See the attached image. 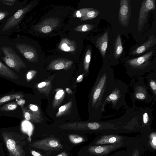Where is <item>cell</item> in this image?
<instances>
[{
	"label": "cell",
	"instance_id": "d6986e66",
	"mask_svg": "<svg viewBox=\"0 0 156 156\" xmlns=\"http://www.w3.org/2000/svg\"><path fill=\"white\" fill-rule=\"evenodd\" d=\"M123 47L121 38L119 34H118L114 44L113 56L115 59H117L121 54Z\"/></svg>",
	"mask_w": 156,
	"mask_h": 156
},
{
	"label": "cell",
	"instance_id": "f1b7e54d",
	"mask_svg": "<svg viewBox=\"0 0 156 156\" xmlns=\"http://www.w3.org/2000/svg\"><path fill=\"white\" fill-rule=\"evenodd\" d=\"M16 0H2L1 1L4 5L11 6L15 4L16 2Z\"/></svg>",
	"mask_w": 156,
	"mask_h": 156
},
{
	"label": "cell",
	"instance_id": "74e56055",
	"mask_svg": "<svg viewBox=\"0 0 156 156\" xmlns=\"http://www.w3.org/2000/svg\"><path fill=\"white\" fill-rule=\"evenodd\" d=\"M56 156H68V154L65 152H62Z\"/></svg>",
	"mask_w": 156,
	"mask_h": 156
},
{
	"label": "cell",
	"instance_id": "4fadbf2b",
	"mask_svg": "<svg viewBox=\"0 0 156 156\" xmlns=\"http://www.w3.org/2000/svg\"><path fill=\"white\" fill-rule=\"evenodd\" d=\"M124 138L122 136L115 134H102L96 139L93 145H111L123 142Z\"/></svg>",
	"mask_w": 156,
	"mask_h": 156
},
{
	"label": "cell",
	"instance_id": "d4e9b609",
	"mask_svg": "<svg viewBox=\"0 0 156 156\" xmlns=\"http://www.w3.org/2000/svg\"><path fill=\"white\" fill-rule=\"evenodd\" d=\"M61 44V48L63 51H69L74 50V47L72 46L71 43L67 40L62 42Z\"/></svg>",
	"mask_w": 156,
	"mask_h": 156
},
{
	"label": "cell",
	"instance_id": "7402d4cb",
	"mask_svg": "<svg viewBox=\"0 0 156 156\" xmlns=\"http://www.w3.org/2000/svg\"><path fill=\"white\" fill-rule=\"evenodd\" d=\"M17 102H13L6 104L0 108L1 111H10L16 109L18 106Z\"/></svg>",
	"mask_w": 156,
	"mask_h": 156
},
{
	"label": "cell",
	"instance_id": "f546056e",
	"mask_svg": "<svg viewBox=\"0 0 156 156\" xmlns=\"http://www.w3.org/2000/svg\"><path fill=\"white\" fill-rule=\"evenodd\" d=\"M35 73L34 70L29 71L28 72L26 75V78L27 80H30L33 77Z\"/></svg>",
	"mask_w": 156,
	"mask_h": 156
},
{
	"label": "cell",
	"instance_id": "277c9868",
	"mask_svg": "<svg viewBox=\"0 0 156 156\" xmlns=\"http://www.w3.org/2000/svg\"><path fill=\"white\" fill-rule=\"evenodd\" d=\"M128 92V85L120 80L115 79L114 87L106 98L105 106L110 103L112 108L117 110L123 107L127 108L125 96Z\"/></svg>",
	"mask_w": 156,
	"mask_h": 156
},
{
	"label": "cell",
	"instance_id": "9c48e42d",
	"mask_svg": "<svg viewBox=\"0 0 156 156\" xmlns=\"http://www.w3.org/2000/svg\"><path fill=\"white\" fill-rule=\"evenodd\" d=\"M155 8L154 0H143L140 7L138 20L137 29L140 32L146 23L149 12Z\"/></svg>",
	"mask_w": 156,
	"mask_h": 156
},
{
	"label": "cell",
	"instance_id": "8fae6325",
	"mask_svg": "<svg viewBox=\"0 0 156 156\" xmlns=\"http://www.w3.org/2000/svg\"><path fill=\"white\" fill-rule=\"evenodd\" d=\"M131 10L129 0H121L119 13V20L123 27H127L128 24Z\"/></svg>",
	"mask_w": 156,
	"mask_h": 156
},
{
	"label": "cell",
	"instance_id": "44dd1931",
	"mask_svg": "<svg viewBox=\"0 0 156 156\" xmlns=\"http://www.w3.org/2000/svg\"><path fill=\"white\" fill-rule=\"evenodd\" d=\"M68 137L70 141L74 144H77L84 141L85 138L82 136L76 134L69 135Z\"/></svg>",
	"mask_w": 156,
	"mask_h": 156
},
{
	"label": "cell",
	"instance_id": "6da1fadb",
	"mask_svg": "<svg viewBox=\"0 0 156 156\" xmlns=\"http://www.w3.org/2000/svg\"><path fill=\"white\" fill-rule=\"evenodd\" d=\"M115 79L113 71L102 69L99 72L91 95L92 117L95 121L100 120L105 111V103L113 90Z\"/></svg>",
	"mask_w": 156,
	"mask_h": 156
},
{
	"label": "cell",
	"instance_id": "2e32d148",
	"mask_svg": "<svg viewBox=\"0 0 156 156\" xmlns=\"http://www.w3.org/2000/svg\"><path fill=\"white\" fill-rule=\"evenodd\" d=\"M156 43V38L155 36L151 35L143 44L133 50L132 54L133 55L142 54L154 45Z\"/></svg>",
	"mask_w": 156,
	"mask_h": 156
},
{
	"label": "cell",
	"instance_id": "4dcf8cb0",
	"mask_svg": "<svg viewBox=\"0 0 156 156\" xmlns=\"http://www.w3.org/2000/svg\"><path fill=\"white\" fill-rule=\"evenodd\" d=\"M52 29L51 27L48 25H46L43 27L41 29V31L44 33H48L50 32Z\"/></svg>",
	"mask_w": 156,
	"mask_h": 156
},
{
	"label": "cell",
	"instance_id": "603a6c76",
	"mask_svg": "<svg viewBox=\"0 0 156 156\" xmlns=\"http://www.w3.org/2000/svg\"><path fill=\"white\" fill-rule=\"evenodd\" d=\"M149 144L154 150L156 149V133L155 131L152 132L149 136Z\"/></svg>",
	"mask_w": 156,
	"mask_h": 156
},
{
	"label": "cell",
	"instance_id": "9a60e30c",
	"mask_svg": "<svg viewBox=\"0 0 156 156\" xmlns=\"http://www.w3.org/2000/svg\"><path fill=\"white\" fill-rule=\"evenodd\" d=\"M16 48L27 60H32L35 57V52L31 46L25 44L18 43Z\"/></svg>",
	"mask_w": 156,
	"mask_h": 156
},
{
	"label": "cell",
	"instance_id": "1f68e13d",
	"mask_svg": "<svg viewBox=\"0 0 156 156\" xmlns=\"http://www.w3.org/2000/svg\"><path fill=\"white\" fill-rule=\"evenodd\" d=\"M64 93V91L62 90H60L57 91L55 96V98L56 99L60 98Z\"/></svg>",
	"mask_w": 156,
	"mask_h": 156
},
{
	"label": "cell",
	"instance_id": "83f0119b",
	"mask_svg": "<svg viewBox=\"0 0 156 156\" xmlns=\"http://www.w3.org/2000/svg\"><path fill=\"white\" fill-rule=\"evenodd\" d=\"M65 64L63 61H59L55 64L54 68L56 70H59L64 68Z\"/></svg>",
	"mask_w": 156,
	"mask_h": 156
},
{
	"label": "cell",
	"instance_id": "f35d334b",
	"mask_svg": "<svg viewBox=\"0 0 156 156\" xmlns=\"http://www.w3.org/2000/svg\"><path fill=\"white\" fill-rule=\"evenodd\" d=\"M66 109V107L64 106H62L59 109V112L63 111Z\"/></svg>",
	"mask_w": 156,
	"mask_h": 156
},
{
	"label": "cell",
	"instance_id": "484cf974",
	"mask_svg": "<svg viewBox=\"0 0 156 156\" xmlns=\"http://www.w3.org/2000/svg\"><path fill=\"white\" fill-rule=\"evenodd\" d=\"M91 52L90 49H88L86 53L84 60V64L85 68L87 70L91 60Z\"/></svg>",
	"mask_w": 156,
	"mask_h": 156
},
{
	"label": "cell",
	"instance_id": "d6a6232c",
	"mask_svg": "<svg viewBox=\"0 0 156 156\" xmlns=\"http://www.w3.org/2000/svg\"><path fill=\"white\" fill-rule=\"evenodd\" d=\"M9 14L8 12L0 11V20L4 19Z\"/></svg>",
	"mask_w": 156,
	"mask_h": 156
},
{
	"label": "cell",
	"instance_id": "30bf717a",
	"mask_svg": "<svg viewBox=\"0 0 156 156\" xmlns=\"http://www.w3.org/2000/svg\"><path fill=\"white\" fill-rule=\"evenodd\" d=\"M123 144V143L122 142L111 145H92L88 147V152L96 156H105L120 148Z\"/></svg>",
	"mask_w": 156,
	"mask_h": 156
},
{
	"label": "cell",
	"instance_id": "5bb4252c",
	"mask_svg": "<svg viewBox=\"0 0 156 156\" xmlns=\"http://www.w3.org/2000/svg\"><path fill=\"white\" fill-rule=\"evenodd\" d=\"M144 79L147 80L146 85L148 89L152 94V101L151 106L154 105L156 101V73L155 71H152L147 75Z\"/></svg>",
	"mask_w": 156,
	"mask_h": 156
},
{
	"label": "cell",
	"instance_id": "ba28073f",
	"mask_svg": "<svg viewBox=\"0 0 156 156\" xmlns=\"http://www.w3.org/2000/svg\"><path fill=\"white\" fill-rule=\"evenodd\" d=\"M133 107L137 117L139 126L149 129L153 119L151 108L149 106L138 108L135 105H133Z\"/></svg>",
	"mask_w": 156,
	"mask_h": 156
},
{
	"label": "cell",
	"instance_id": "cb8c5ba5",
	"mask_svg": "<svg viewBox=\"0 0 156 156\" xmlns=\"http://www.w3.org/2000/svg\"><path fill=\"white\" fill-rule=\"evenodd\" d=\"M100 11L97 9H92L89 11L83 18V20L92 19L97 17L100 13Z\"/></svg>",
	"mask_w": 156,
	"mask_h": 156
},
{
	"label": "cell",
	"instance_id": "4316f807",
	"mask_svg": "<svg viewBox=\"0 0 156 156\" xmlns=\"http://www.w3.org/2000/svg\"><path fill=\"white\" fill-rule=\"evenodd\" d=\"M94 26L90 24H85L80 26V30L83 32H86L92 29Z\"/></svg>",
	"mask_w": 156,
	"mask_h": 156
},
{
	"label": "cell",
	"instance_id": "ffe728a7",
	"mask_svg": "<svg viewBox=\"0 0 156 156\" xmlns=\"http://www.w3.org/2000/svg\"><path fill=\"white\" fill-rule=\"evenodd\" d=\"M23 96V95L20 93H15L5 96L0 98V105L14 99H20Z\"/></svg>",
	"mask_w": 156,
	"mask_h": 156
},
{
	"label": "cell",
	"instance_id": "ab89813d",
	"mask_svg": "<svg viewBox=\"0 0 156 156\" xmlns=\"http://www.w3.org/2000/svg\"><path fill=\"white\" fill-rule=\"evenodd\" d=\"M83 78V76L82 75H80L77 78V81L79 80L80 79H82Z\"/></svg>",
	"mask_w": 156,
	"mask_h": 156
},
{
	"label": "cell",
	"instance_id": "7a4b0ae2",
	"mask_svg": "<svg viewBox=\"0 0 156 156\" xmlns=\"http://www.w3.org/2000/svg\"><path fill=\"white\" fill-rule=\"evenodd\" d=\"M144 79L142 76L133 77L128 85V92L133 105H135L136 101L146 103L152 101V96L148 93V89L144 83Z\"/></svg>",
	"mask_w": 156,
	"mask_h": 156
},
{
	"label": "cell",
	"instance_id": "8992f818",
	"mask_svg": "<svg viewBox=\"0 0 156 156\" xmlns=\"http://www.w3.org/2000/svg\"><path fill=\"white\" fill-rule=\"evenodd\" d=\"M0 49L4 55L1 59L9 67L19 72L21 69L26 67L25 63L12 48L4 46L1 47Z\"/></svg>",
	"mask_w": 156,
	"mask_h": 156
},
{
	"label": "cell",
	"instance_id": "52a82bcc",
	"mask_svg": "<svg viewBox=\"0 0 156 156\" xmlns=\"http://www.w3.org/2000/svg\"><path fill=\"white\" fill-rule=\"evenodd\" d=\"M29 146L50 152L58 151L63 148L59 139L53 137H47L35 141L30 144Z\"/></svg>",
	"mask_w": 156,
	"mask_h": 156
},
{
	"label": "cell",
	"instance_id": "5b68a950",
	"mask_svg": "<svg viewBox=\"0 0 156 156\" xmlns=\"http://www.w3.org/2000/svg\"><path fill=\"white\" fill-rule=\"evenodd\" d=\"M153 52L152 50L140 57L127 60L129 68L126 73L128 76L132 78L142 76L149 71L148 67L150 66Z\"/></svg>",
	"mask_w": 156,
	"mask_h": 156
},
{
	"label": "cell",
	"instance_id": "d590c367",
	"mask_svg": "<svg viewBox=\"0 0 156 156\" xmlns=\"http://www.w3.org/2000/svg\"><path fill=\"white\" fill-rule=\"evenodd\" d=\"M131 156H139V151L138 149L134 150Z\"/></svg>",
	"mask_w": 156,
	"mask_h": 156
},
{
	"label": "cell",
	"instance_id": "8d00e7d4",
	"mask_svg": "<svg viewBox=\"0 0 156 156\" xmlns=\"http://www.w3.org/2000/svg\"><path fill=\"white\" fill-rule=\"evenodd\" d=\"M46 85V83L44 82L39 83L38 85V87L39 88H42L45 86Z\"/></svg>",
	"mask_w": 156,
	"mask_h": 156
},
{
	"label": "cell",
	"instance_id": "e575fe53",
	"mask_svg": "<svg viewBox=\"0 0 156 156\" xmlns=\"http://www.w3.org/2000/svg\"><path fill=\"white\" fill-rule=\"evenodd\" d=\"M31 153L33 156H43L40 153L34 151H31Z\"/></svg>",
	"mask_w": 156,
	"mask_h": 156
},
{
	"label": "cell",
	"instance_id": "e0dca14e",
	"mask_svg": "<svg viewBox=\"0 0 156 156\" xmlns=\"http://www.w3.org/2000/svg\"><path fill=\"white\" fill-rule=\"evenodd\" d=\"M108 32L106 31L101 37L97 38L96 47L99 49L102 57H105L108 43Z\"/></svg>",
	"mask_w": 156,
	"mask_h": 156
},
{
	"label": "cell",
	"instance_id": "3957f363",
	"mask_svg": "<svg viewBox=\"0 0 156 156\" xmlns=\"http://www.w3.org/2000/svg\"><path fill=\"white\" fill-rule=\"evenodd\" d=\"M2 134L9 156H25L23 148L27 143L25 136L13 132H3Z\"/></svg>",
	"mask_w": 156,
	"mask_h": 156
},
{
	"label": "cell",
	"instance_id": "60d3db41",
	"mask_svg": "<svg viewBox=\"0 0 156 156\" xmlns=\"http://www.w3.org/2000/svg\"></svg>",
	"mask_w": 156,
	"mask_h": 156
},
{
	"label": "cell",
	"instance_id": "836d02e7",
	"mask_svg": "<svg viewBox=\"0 0 156 156\" xmlns=\"http://www.w3.org/2000/svg\"><path fill=\"white\" fill-rule=\"evenodd\" d=\"M30 110L32 111H36L38 110V107L35 105L30 104L29 106Z\"/></svg>",
	"mask_w": 156,
	"mask_h": 156
},
{
	"label": "cell",
	"instance_id": "ac0fdd59",
	"mask_svg": "<svg viewBox=\"0 0 156 156\" xmlns=\"http://www.w3.org/2000/svg\"><path fill=\"white\" fill-rule=\"evenodd\" d=\"M0 75L11 79L17 80V75L12 69L0 61Z\"/></svg>",
	"mask_w": 156,
	"mask_h": 156
},
{
	"label": "cell",
	"instance_id": "7c38bea8",
	"mask_svg": "<svg viewBox=\"0 0 156 156\" xmlns=\"http://www.w3.org/2000/svg\"><path fill=\"white\" fill-rule=\"evenodd\" d=\"M31 6V5H28L19 9L8 19L3 26L2 31H5L11 29L16 25L28 11Z\"/></svg>",
	"mask_w": 156,
	"mask_h": 156
}]
</instances>
